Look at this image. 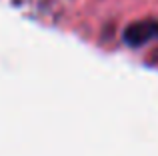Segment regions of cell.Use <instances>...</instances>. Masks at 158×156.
I'll list each match as a JSON object with an SVG mask.
<instances>
[{
  "instance_id": "cell-2",
  "label": "cell",
  "mask_w": 158,
  "mask_h": 156,
  "mask_svg": "<svg viewBox=\"0 0 158 156\" xmlns=\"http://www.w3.org/2000/svg\"><path fill=\"white\" fill-rule=\"evenodd\" d=\"M154 40H158V28H156V36H154Z\"/></svg>"
},
{
  "instance_id": "cell-1",
  "label": "cell",
  "mask_w": 158,
  "mask_h": 156,
  "mask_svg": "<svg viewBox=\"0 0 158 156\" xmlns=\"http://www.w3.org/2000/svg\"><path fill=\"white\" fill-rule=\"evenodd\" d=\"M156 28H158V20H140V22H134L124 30V42L134 48H140L154 40Z\"/></svg>"
}]
</instances>
